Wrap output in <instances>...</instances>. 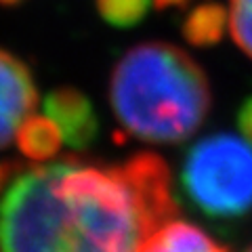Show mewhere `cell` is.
<instances>
[{
  "mask_svg": "<svg viewBox=\"0 0 252 252\" xmlns=\"http://www.w3.org/2000/svg\"><path fill=\"white\" fill-rule=\"evenodd\" d=\"M36 105L38 89L30 67L17 55L0 49V149L17 137Z\"/></svg>",
  "mask_w": 252,
  "mask_h": 252,
  "instance_id": "obj_4",
  "label": "cell"
},
{
  "mask_svg": "<svg viewBox=\"0 0 252 252\" xmlns=\"http://www.w3.org/2000/svg\"><path fill=\"white\" fill-rule=\"evenodd\" d=\"M21 2H26V0H0V4L2 6H17Z\"/></svg>",
  "mask_w": 252,
  "mask_h": 252,
  "instance_id": "obj_13",
  "label": "cell"
},
{
  "mask_svg": "<svg viewBox=\"0 0 252 252\" xmlns=\"http://www.w3.org/2000/svg\"><path fill=\"white\" fill-rule=\"evenodd\" d=\"M187 202L215 220H238L252 212V145L229 132L204 137L181 168Z\"/></svg>",
  "mask_w": 252,
  "mask_h": 252,
  "instance_id": "obj_3",
  "label": "cell"
},
{
  "mask_svg": "<svg viewBox=\"0 0 252 252\" xmlns=\"http://www.w3.org/2000/svg\"><path fill=\"white\" fill-rule=\"evenodd\" d=\"M139 252H229L202 227L172 219L141 242Z\"/></svg>",
  "mask_w": 252,
  "mask_h": 252,
  "instance_id": "obj_6",
  "label": "cell"
},
{
  "mask_svg": "<svg viewBox=\"0 0 252 252\" xmlns=\"http://www.w3.org/2000/svg\"><path fill=\"white\" fill-rule=\"evenodd\" d=\"M227 23V11L217 2L198 4L183 21V36L193 46H212L220 40Z\"/></svg>",
  "mask_w": 252,
  "mask_h": 252,
  "instance_id": "obj_8",
  "label": "cell"
},
{
  "mask_svg": "<svg viewBox=\"0 0 252 252\" xmlns=\"http://www.w3.org/2000/svg\"><path fill=\"white\" fill-rule=\"evenodd\" d=\"M152 4L154 0H94L101 19L114 28H135L147 17Z\"/></svg>",
  "mask_w": 252,
  "mask_h": 252,
  "instance_id": "obj_9",
  "label": "cell"
},
{
  "mask_svg": "<svg viewBox=\"0 0 252 252\" xmlns=\"http://www.w3.org/2000/svg\"><path fill=\"white\" fill-rule=\"evenodd\" d=\"M17 147L19 152L34 162H46L59 154L63 143L61 130L46 114L30 116L17 130Z\"/></svg>",
  "mask_w": 252,
  "mask_h": 252,
  "instance_id": "obj_7",
  "label": "cell"
},
{
  "mask_svg": "<svg viewBox=\"0 0 252 252\" xmlns=\"http://www.w3.org/2000/svg\"><path fill=\"white\" fill-rule=\"evenodd\" d=\"M248 252H252V246H250V248H248Z\"/></svg>",
  "mask_w": 252,
  "mask_h": 252,
  "instance_id": "obj_14",
  "label": "cell"
},
{
  "mask_svg": "<svg viewBox=\"0 0 252 252\" xmlns=\"http://www.w3.org/2000/svg\"><path fill=\"white\" fill-rule=\"evenodd\" d=\"M189 0H154V6L158 9H172V6H185Z\"/></svg>",
  "mask_w": 252,
  "mask_h": 252,
  "instance_id": "obj_12",
  "label": "cell"
},
{
  "mask_svg": "<svg viewBox=\"0 0 252 252\" xmlns=\"http://www.w3.org/2000/svg\"><path fill=\"white\" fill-rule=\"evenodd\" d=\"M227 23L235 44L252 59V0H229Z\"/></svg>",
  "mask_w": 252,
  "mask_h": 252,
  "instance_id": "obj_10",
  "label": "cell"
},
{
  "mask_svg": "<svg viewBox=\"0 0 252 252\" xmlns=\"http://www.w3.org/2000/svg\"><path fill=\"white\" fill-rule=\"evenodd\" d=\"M238 126H240L242 135L252 145V97H248L238 109Z\"/></svg>",
  "mask_w": 252,
  "mask_h": 252,
  "instance_id": "obj_11",
  "label": "cell"
},
{
  "mask_svg": "<svg viewBox=\"0 0 252 252\" xmlns=\"http://www.w3.org/2000/svg\"><path fill=\"white\" fill-rule=\"evenodd\" d=\"M177 212L170 170L156 154L114 166L17 168L0 191V252H139Z\"/></svg>",
  "mask_w": 252,
  "mask_h": 252,
  "instance_id": "obj_1",
  "label": "cell"
},
{
  "mask_svg": "<svg viewBox=\"0 0 252 252\" xmlns=\"http://www.w3.org/2000/svg\"><path fill=\"white\" fill-rule=\"evenodd\" d=\"M109 105L130 137L156 145L181 143L210 114V80L187 51L170 42H141L114 65Z\"/></svg>",
  "mask_w": 252,
  "mask_h": 252,
  "instance_id": "obj_2",
  "label": "cell"
},
{
  "mask_svg": "<svg viewBox=\"0 0 252 252\" xmlns=\"http://www.w3.org/2000/svg\"><path fill=\"white\" fill-rule=\"evenodd\" d=\"M42 114L59 126L63 143L76 152L91 147L99 135V118L93 103L86 94L69 86L55 89L46 94Z\"/></svg>",
  "mask_w": 252,
  "mask_h": 252,
  "instance_id": "obj_5",
  "label": "cell"
}]
</instances>
